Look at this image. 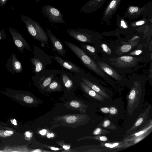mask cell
Segmentation results:
<instances>
[{"label": "cell", "mask_w": 152, "mask_h": 152, "mask_svg": "<svg viewBox=\"0 0 152 152\" xmlns=\"http://www.w3.org/2000/svg\"><path fill=\"white\" fill-rule=\"evenodd\" d=\"M20 18L28 32L34 39L40 42L42 47L48 44V34L38 22L26 15H21Z\"/></svg>", "instance_id": "obj_1"}, {"label": "cell", "mask_w": 152, "mask_h": 152, "mask_svg": "<svg viewBox=\"0 0 152 152\" xmlns=\"http://www.w3.org/2000/svg\"><path fill=\"white\" fill-rule=\"evenodd\" d=\"M64 43L85 66L99 75H104L102 70L83 49L69 41H66Z\"/></svg>", "instance_id": "obj_2"}, {"label": "cell", "mask_w": 152, "mask_h": 152, "mask_svg": "<svg viewBox=\"0 0 152 152\" xmlns=\"http://www.w3.org/2000/svg\"><path fill=\"white\" fill-rule=\"evenodd\" d=\"M33 53L34 57L30 60L34 66L35 73L39 72L45 69L46 66L53 62L52 59L38 46L34 45Z\"/></svg>", "instance_id": "obj_3"}, {"label": "cell", "mask_w": 152, "mask_h": 152, "mask_svg": "<svg viewBox=\"0 0 152 152\" xmlns=\"http://www.w3.org/2000/svg\"><path fill=\"white\" fill-rule=\"evenodd\" d=\"M87 115L78 114H71L57 116L54 118L51 124H58V126H67L73 128L82 125Z\"/></svg>", "instance_id": "obj_4"}, {"label": "cell", "mask_w": 152, "mask_h": 152, "mask_svg": "<svg viewBox=\"0 0 152 152\" xmlns=\"http://www.w3.org/2000/svg\"><path fill=\"white\" fill-rule=\"evenodd\" d=\"M59 72L57 69H45L35 73L33 77L34 82L41 90L43 91Z\"/></svg>", "instance_id": "obj_5"}, {"label": "cell", "mask_w": 152, "mask_h": 152, "mask_svg": "<svg viewBox=\"0 0 152 152\" xmlns=\"http://www.w3.org/2000/svg\"><path fill=\"white\" fill-rule=\"evenodd\" d=\"M53 54L54 56H50V57L57 62L63 69L73 73L75 76L81 78L85 73L84 69L71 61L64 60L55 53Z\"/></svg>", "instance_id": "obj_6"}, {"label": "cell", "mask_w": 152, "mask_h": 152, "mask_svg": "<svg viewBox=\"0 0 152 152\" xmlns=\"http://www.w3.org/2000/svg\"><path fill=\"white\" fill-rule=\"evenodd\" d=\"M42 13L50 22L53 23H66L63 15L58 9L50 5H45L42 8Z\"/></svg>", "instance_id": "obj_7"}, {"label": "cell", "mask_w": 152, "mask_h": 152, "mask_svg": "<svg viewBox=\"0 0 152 152\" xmlns=\"http://www.w3.org/2000/svg\"><path fill=\"white\" fill-rule=\"evenodd\" d=\"M67 33L72 38L77 41L83 42L90 43L93 32L84 28L68 29Z\"/></svg>", "instance_id": "obj_8"}, {"label": "cell", "mask_w": 152, "mask_h": 152, "mask_svg": "<svg viewBox=\"0 0 152 152\" xmlns=\"http://www.w3.org/2000/svg\"><path fill=\"white\" fill-rule=\"evenodd\" d=\"M8 28L15 45L20 52L23 53L25 49L33 52L28 43L20 33L12 28L8 27Z\"/></svg>", "instance_id": "obj_9"}, {"label": "cell", "mask_w": 152, "mask_h": 152, "mask_svg": "<svg viewBox=\"0 0 152 152\" xmlns=\"http://www.w3.org/2000/svg\"><path fill=\"white\" fill-rule=\"evenodd\" d=\"M140 83L135 81L128 96V109L133 110L138 103L142 92Z\"/></svg>", "instance_id": "obj_10"}, {"label": "cell", "mask_w": 152, "mask_h": 152, "mask_svg": "<svg viewBox=\"0 0 152 152\" xmlns=\"http://www.w3.org/2000/svg\"><path fill=\"white\" fill-rule=\"evenodd\" d=\"M122 0H110L103 13L101 22L109 24L113 15L117 10Z\"/></svg>", "instance_id": "obj_11"}, {"label": "cell", "mask_w": 152, "mask_h": 152, "mask_svg": "<svg viewBox=\"0 0 152 152\" xmlns=\"http://www.w3.org/2000/svg\"><path fill=\"white\" fill-rule=\"evenodd\" d=\"M59 74L63 86L69 91L73 88L75 81L80 78L64 69L60 71Z\"/></svg>", "instance_id": "obj_12"}, {"label": "cell", "mask_w": 152, "mask_h": 152, "mask_svg": "<svg viewBox=\"0 0 152 152\" xmlns=\"http://www.w3.org/2000/svg\"><path fill=\"white\" fill-rule=\"evenodd\" d=\"M47 33L49 36L53 49L60 56H64L66 52L63 43L49 29H46Z\"/></svg>", "instance_id": "obj_13"}, {"label": "cell", "mask_w": 152, "mask_h": 152, "mask_svg": "<svg viewBox=\"0 0 152 152\" xmlns=\"http://www.w3.org/2000/svg\"><path fill=\"white\" fill-rule=\"evenodd\" d=\"M5 66L8 72L13 74L15 73H20L23 70L22 64L15 53L11 56Z\"/></svg>", "instance_id": "obj_14"}, {"label": "cell", "mask_w": 152, "mask_h": 152, "mask_svg": "<svg viewBox=\"0 0 152 152\" xmlns=\"http://www.w3.org/2000/svg\"><path fill=\"white\" fill-rule=\"evenodd\" d=\"M138 59L130 56H123L115 58L114 65L121 68H127L133 66L138 61Z\"/></svg>", "instance_id": "obj_15"}, {"label": "cell", "mask_w": 152, "mask_h": 152, "mask_svg": "<svg viewBox=\"0 0 152 152\" xmlns=\"http://www.w3.org/2000/svg\"><path fill=\"white\" fill-rule=\"evenodd\" d=\"M106 0H89L81 8L80 10L86 13H93L103 5Z\"/></svg>", "instance_id": "obj_16"}, {"label": "cell", "mask_w": 152, "mask_h": 152, "mask_svg": "<svg viewBox=\"0 0 152 152\" xmlns=\"http://www.w3.org/2000/svg\"><path fill=\"white\" fill-rule=\"evenodd\" d=\"M143 8L139 6L130 5L127 7L123 16L130 19H138L143 16Z\"/></svg>", "instance_id": "obj_17"}, {"label": "cell", "mask_w": 152, "mask_h": 152, "mask_svg": "<svg viewBox=\"0 0 152 152\" xmlns=\"http://www.w3.org/2000/svg\"><path fill=\"white\" fill-rule=\"evenodd\" d=\"M97 65L103 71L111 76L116 80H121V77L113 68L107 64L103 62H98L97 63Z\"/></svg>", "instance_id": "obj_18"}, {"label": "cell", "mask_w": 152, "mask_h": 152, "mask_svg": "<svg viewBox=\"0 0 152 152\" xmlns=\"http://www.w3.org/2000/svg\"><path fill=\"white\" fill-rule=\"evenodd\" d=\"M63 83L60 77L56 76L53 79L44 90L48 92L61 91L63 88Z\"/></svg>", "instance_id": "obj_19"}, {"label": "cell", "mask_w": 152, "mask_h": 152, "mask_svg": "<svg viewBox=\"0 0 152 152\" xmlns=\"http://www.w3.org/2000/svg\"><path fill=\"white\" fill-rule=\"evenodd\" d=\"M80 85L83 91L94 98L101 101H104L103 97L88 86L82 81H80Z\"/></svg>", "instance_id": "obj_20"}, {"label": "cell", "mask_w": 152, "mask_h": 152, "mask_svg": "<svg viewBox=\"0 0 152 152\" xmlns=\"http://www.w3.org/2000/svg\"><path fill=\"white\" fill-rule=\"evenodd\" d=\"M84 104L80 100H72L67 102L64 105L69 109L79 110L81 113H84L86 112Z\"/></svg>", "instance_id": "obj_21"}, {"label": "cell", "mask_w": 152, "mask_h": 152, "mask_svg": "<svg viewBox=\"0 0 152 152\" xmlns=\"http://www.w3.org/2000/svg\"><path fill=\"white\" fill-rule=\"evenodd\" d=\"M83 82L93 90L99 93L104 97L108 98L109 96L104 91L94 83L88 80L83 77L81 78Z\"/></svg>", "instance_id": "obj_22"}, {"label": "cell", "mask_w": 152, "mask_h": 152, "mask_svg": "<svg viewBox=\"0 0 152 152\" xmlns=\"http://www.w3.org/2000/svg\"><path fill=\"white\" fill-rule=\"evenodd\" d=\"M143 16L147 17L150 21L152 22V2L150 1L148 4L144 5Z\"/></svg>", "instance_id": "obj_23"}, {"label": "cell", "mask_w": 152, "mask_h": 152, "mask_svg": "<svg viewBox=\"0 0 152 152\" xmlns=\"http://www.w3.org/2000/svg\"><path fill=\"white\" fill-rule=\"evenodd\" d=\"M116 24L121 29H126L130 27L126 18L118 15L117 16Z\"/></svg>", "instance_id": "obj_24"}, {"label": "cell", "mask_w": 152, "mask_h": 152, "mask_svg": "<svg viewBox=\"0 0 152 152\" xmlns=\"http://www.w3.org/2000/svg\"><path fill=\"white\" fill-rule=\"evenodd\" d=\"M148 23L152 24V22H151L148 18H147L146 17L143 16L141 20L130 22L129 26L131 28H133Z\"/></svg>", "instance_id": "obj_25"}, {"label": "cell", "mask_w": 152, "mask_h": 152, "mask_svg": "<svg viewBox=\"0 0 152 152\" xmlns=\"http://www.w3.org/2000/svg\"><path fill=\"white\" fill-rule=\"evenodd\" d=\"M80 46L84 51H86L91 53H94L95 52V48L91 45L81 43Z\"/></svg>", "instance_id": "obj_26"}, {"label": "cell", "mask_w": 152, "mask_h": 152, "mask_svg": "<svg viewBox=\"0 0 152 152\" xmlns=\"http://www.w3.org/2000/svg\"><path fill=\"white\" fill-rule=\"evenodd\" d=\"M132 48L131 46L129 44H125L122 46L121 48V51L123 53H126L130 51Z\"/></svg>", "instance_id": "obj_27"}, {"label": "cell", "mask_w": 152, "mask_h": 152, "mask_svg": "<svg viewBox=\"0 0 152 152\" xmlns=\"http://www.w3.org/2000/svg\"><path fill=\"white\" fill-rule=\"evenodd\" d=\"M101 47L103 50L106 53L108 54H111V50L106 44L102 43L101 45Z\"/></svg>", "instance_id": "obj_28"}, {"label": "cell", "mask_w": 152, "mask_h": 152, "mask_svg": "<svg viewBox=\"0 0 152 152\" xmlns=\"http://www.w3.org/2000/svg\"><path fill=\"white\" fill-rule=\"evenodd\" d=\"M58 142H57V143L61 146L65 150H67L70 149L71 147L70 145L61 142V141H58Z\"/></svg>", "instance_id": "obj_29"}, {"label": "cell", "mask_w": 152, "mask_h": 152, "mask_svg": "<svg viewBox=\"0 0 152 152\" xmlns=\"http://www.w3.org/2000/svg\"><path fill=\"white\" fill-rule=\"evenodd\" d=\"M151 126H152L151 125L150 126H149V127L147 128L146 129H144L143 130L135 134L134 135V139L135 137H137L138 136L143 134H145V133L147 131L150 129V127Z\"/></svg>", "instance_id": "obj_30"}, {"label": "cell", "mask_w": 152, "mask_h": 152, "mask_svg": "<svg viewBox=\"0 0 152 152\" xmlns=\"http://www.w3.org/2000/svg\"><path fill=\"white\" fill-rule=\"evenodd\" d=\"M148 134H145L141 135L140 136H138L137 137L135 138L134 140L133 141V143L134 144H136L139 141L142 140L143 138H144Z\"/></svg>", "instance_id": "obj_31"}, {"label": "cell", "mask_w": 152, "mask_h": 152, "mask_svg": "<svg viewBox=\"0 0 152 152\" xmlns=\"http://www.w3.org/2000/svg\"><path fill=\"white\" fill-rule=\"evenodd\" d=\"M6 38L7 36L4 30L3 29L0 31V41L2 39H5Z\"/></svg>", "instance_id": "obj_32"}, {"label": "cell", "mask_w": 152, "mask_h": 152, "mask_svg": "<svg viewBox=\"0 0 152 152\" xmlns=\"http://www.w3.org/2000/svg\"><path fill=\"white\" fill-rule=\"evenodd\" d=\"M24 101L28 103H32L33 102V99L29 96H26L23 98Z\"/></svg>", "instance_id": "obj_33"}, {"label": "cell", "mask_w": 152, "mask_h": 152, "mask_svg": "<svg viewBox=\"0 0 152 152\" xmlns=\"http://www.w3.org/2000/svg\"><path fill=\"white\" fill-rule=\"evenodd\" d=\"M119 143H106L104 145V146L106 147L110 148H113L115 147L118 145Z\"/></svg>", "instance_id": "obj_34"}, {"label": "cell", "mask_w": 152, "mask_h": 152, "mask_svg": "<svg viewBox=\"0 0 152 152\" xmlns=\"http://www.w3.org/2000/svg\"><path fill=\"white\" fill-rule=\"evenodd\" d=\"M143 121V118L141 117L139 118L134 125L133 128H135V127L139 126L142 122Z\"/></svg>", "instance_id": "obj_35"}, {"label": "cell", "mask_w": 152, "mask_h": 152, "mask_svg": "<svg viewBox=\"0 0 152 152\" xmlns=\"http://www.w3.org/2000/svg\"><path fill=\"white\" fill-rule=\"evenodd\" d=\"M142 52V51L141 50H136L133 52H132L129 53L130 54L132 55H138L140 54Z\"/></svg>", "instance_id": "obj_36"}, {"label": "cell", "mask_w": 152, "mask_h": 152, "mask_svg": "<svg viewBox=\"0 0 152 152\" xmlns=\"http://www.w3.org/2000/svg\"><path fill=\"white\" fill-rule=\"evenodd\" d=\"M117 110L114 107H112L109 109V112L112 114H115L117 113Z\"/></svg>", "instance_id": "obj_37"}, {"label": "cell", "mask_w": 152, "mask_h": 152, "mask_svg": "<svg viewBox=\"0 0 152 152\" xmlns=\"http://www.w3.org/2000/svg\"><path fill=\"white\" fill-rule=\"evenodd\" d=\"M102 129L100 128H97L94 132L93 134L94 135H97L100 133Z\"/></svg>", "instance_id": "obj_38"}, {"label": "cell", "mask_w": 152, "mask_h": 152, "mask_svg": "<svg viewBox=\"0 0 152 152\" xmlns=\"http://www.w3.org/2000/svg\"><path fill=\"white\" fill-rule=\"evenodd\" d=\"M110 124V121L109 120H106L104 121L103 124V126L104 128H107Z\"/></svg>", "instance_id": "obj_39"}, {"label": "cell", "mask_w": 152, "mask_h": 152, "mask_svg": "<svg viewBox=\"0 0 152 152\" xmlns=\"http://www.w3.org/2000/svg\"><path fill=\"white\" fill-rule=\"evenodd\" d=\"M101 111L104 113H108L109 112V109L107 107H104L101 108Z\"/></svg>", "instance_id": "obj_40"}, {"label": "cell", "mask_w": 152, "mask_h": 152, "mask_svg": "<svg viewBox=\"0 0 152 152\" xmlns=\"http://www.w3.org/2000/svg\"><path fill=\"white\" fill-rule=\"evenodd\" d=\"M46 148H49L50 149L54 151H58L61 149H62V148H56L54 147H52V146H48V147H45Z\"/></svg>", "instance_id": "obj_41"}, {"label": "cell", "mask_w": 152, "mask_h": 152, "mask_svg": "<svg viewBox=\"0 0 152 152\" xmlns=\"http://www.w3.org/2000/svg\"><path fill=\"white\" fill-rule=\"evenodd\" d=\"M13 133V132L10 131H6L4 133V134L6 136H10Z\"/></svg>", "instance_id": "obj_42"}, {"label": "cell", "mask_w": 152, "mask_h": 152, "mask_svg": "<svg viewBox=\"0 0 152 152\" xmlns=\"http://www.w3.org/2000/svg\"><path fill=\"white\" fill-rule=\"evenodd\" d=\"M99 140L102 141H106L107 140V138L105 136H100L98 138Z\"/></svg>", "instance_id": "obj_43"}, {"label": "cell", "mask_w": 152, "mask_h": 152, "mask_svg": "<svg viewBox=\"0 0 152 152\" xmlns=\"http://www.w3.org/2000/svg\"><path fill=\"white\" fill-rule=\"evenodd\" d=\"M8 0H0V6L3 7L6 4Z\"/></svg>", "instance_id": "obj_44"}, {"label": "cell", "mask_w": 152, "mask_h": 152, "mask_svg": "<svg viewBox=\"0 0 152 152\" xmlns=\"http://www.w3.org/2000/svg\"><path fill=\"white\" fill-rule=\"evenodd\" d=\"M47 130L45 129H42L39 131V133L42 135H45L47 133Z\"/></svg>", "instance_id": "obj_45"}, {"label": "cell", "mask_w": 152, "mask_h": 152, "mask_svg": "<svg viewBox=\"0 0 152 152\" xmlns=\"http://www.w3.org/2000/svg\"><path fill=\"white\" fill-rule=\"evenodd\" d=\"M34 152H49L50 151L42 150L40 149H37L31 151Z\"/></svg>", "instance_id": "obj_46"}, {"label": "cell", "mask_w": 152, "mask_h": 152, "mask_svg": "<svg viewBox=\"0 0 152 152\" xmlns=\"http://www.w3.org/2000/svg\"><path fill=\"white\" fill-rule=\"evenodd\" d=\"M26 136L28 137H30L31 136L30 133L28 132H26Z\"/></svg>", "instance_id": "obj_47"}, {"label": "cell", "mask_w": 152, "mask_h": 152, "mask_svg": "<svg viewBox=\"0 0 152 152\" xmlns=\"http://www.w3.org/2000/svg\"><path fill=\"white\" fill-rule=\"evenodd\" d=\"M47 137L48 138H50L51 137V133H48L47 135Z\"/></svg>", "instance_id": "obj_48"}, {"label": "cell", "mask_w": 152, "mask_h": 152, "mask_svg": "<svg viewBox=\"0 0 152 152\" xmlns=\"http://www.w3.org/2000/svg\"><path fill=\"white\" fill-rule=\"evenodd\" d=\"M13 123L15 125H17L16 121L15 119L13 120Z\"/></svg>", "instance_id": "obj_49"}, {"label": "cell", "mask_w": 152, "mask_h": 152, "mask_svg": "<svg viewBox=\"0 0 152 152\" xmlns=\"http://www.w3.org/2000/svg\"><path fill=\"white\" fill-rule=\"evenodd\" d=\"M51 137H54V134L53 133H51Z\"/></svg>", "instance_id": "obj_50"}, {"label": "cell", "mask_w": 152, "mask_h": 152, "mask_svg": "<svg viewBox=\"0 0 152 152\" xmlns=\"http://www.w3.org/2000/svg\"><path fill=\"white\" fill-rule=\"evenodd\" d=\"M41 0H35V1L36 2H38L39 1H40Z\"/></svg>", "instance_id": "obj_51"}]
</instances>
